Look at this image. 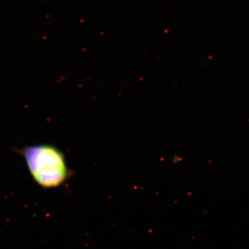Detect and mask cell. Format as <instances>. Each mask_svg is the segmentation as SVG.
<instances>
[{"instance_id":"cell-1","label":"cell","mask_w":249,"mask_h":249,"mask_svg":"<svg viewBox=\"0 0 249 249\" xmlns=\"http://www.w3.org/2000/svg\"><path fill=\"white\" fill-rule=\"evenodd\" d=\"M34 181L46 189L58 188L71 177L63 152L49 144L26 146L19 150Z\"/></svg>"}]
</instances>
